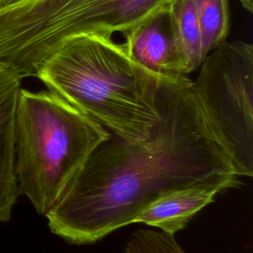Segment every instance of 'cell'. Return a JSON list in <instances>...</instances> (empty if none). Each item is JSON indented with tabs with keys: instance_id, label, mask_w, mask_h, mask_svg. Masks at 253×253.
Instances as JSON below:
<instances>
[{
	"instance_id": "obj_5",
	"label": "cell",
	"mask_w": 253,
	"mask_h": 253,
	"mask_svg": "<svg viewBox=\"0 0 253 253\" xmlns=\"http://www.w3.org/2000/svg\"><path fill=\"white\" fill-rule=\"evenodd\" d=\"M193 91L238 177L253 175V45L225 41L202 61Z\"/></svg>"
},
{
	"instance_id": "obj_6",
	"label": "cell",
	"mask_w": 253,
	"mask_h": 253,
	"mask_svg": "<svg viewBox=\"0 0 253 253\" xmlns=\"http://www.w3.org/2000/svg\"><path fill=\"white\" fill-rule=\"evenodd\" d=\"M168 6L154 11L126 31L123 45L135 63L158 76H185L174 50Z\"/></svg>"
},
{
	"instance_id": "obj_9",
	"label": "cell",
	"mask_w": 253,
	"mask_h": 253,
	"mask_svg": "<svg viewBox=\"0 0 253 253\" xmlns=\"http://www.w3.org/2000/svg\"><path fill=\"white\" fill-rule=\"evenodd\" d=\"M173 45L180 71L187 76L204 60L201 28L193 0H173L169 6Z\"/></svg>"
},
{
	"instance_id": "obj_11",
	"label": "cell",
	"mask_w": 253,
	"mask_h": 253,
	"mask_svg": "<svg viewBox=\"0 0 253 253\" xmlns=\"http://www.w3.org/2000/svg\"><path fill=\"white\" fill-rule=\"evenodd\" d=\"M124 253H187L173 234L137 229L128 239Z\"/></svg>"
},
{
	"instance_id": "obj_3",
	"label": "cell",
	"mask_w": 253,
	"mask_h": 253,
	"mask_svg": "<svg viewBox=\"0 0 253 253\" xmlns=\"http://www.w3.org/2000/svg\"><path fill=\"white\" fill-rule=\"evenodd\" d=\"M110 131L50 91L21 89L16 111L19 195L45 215Z\"/></svg>"
},
{
	"instance_id": "obj_8",
	"label": "cell",
	"mask_w": 253,
	"mask_h": 253,
	"mask_svg": "<svg viewBox=\"0 0 253 253\" xmlns=\"http://www.w3.org/2000/svg\"><path fill=\"white\" fill-rule=\"evenodd\" d=\"M22 79L0 66V222L11 218L19 196L15 170V125Z\"/></svg>"
},
{
	"instance_id": "obj_12",
	"label": "cell",
	"mask_w": 253,
	"mask_h": 253,
	"mask_svg": "<svg viewBox=\"0 0 253 253\" xmlns=\"http://www.w3.org/2000/svg\"><path fill=\"white\" fill-rule=\"evenodd\" d=\"M242 7L249 13L253 12V0H237Z\"/></svg>"
},
{
	"instance_id": "obj_4",
	"label": "cell",
	"mask_w": 253,
	"mask_h": 253,
	"mask_svg": "<svg viewBox=\"0 0 253 253\" xmlns=\"http://www.w3.org/2000/svg\"><path fill=\"white\" fill-rule=\"evenodd\" d=\"M173 0H23L0 8V66L21 78L66 42L125 34Z\"/></svg>"
},
{
	"instance_id": "obj_2",
	"label": "cell",
	"mask_w": 253,
	"mask_h": 253,
	"mask_svg": "<svg viewBox=\"0 0 253 253\" xmlns=\"http://www.w3.org/2000/svg\"><path fill=\"white\" fill-rule=\"evenodd\" d=\"M109 131L126 139L146 137L158 119V75L135 63L112 37L88 35L66 42L36 76Z\"/></svg>"
},
{
	"instance_id": "obj_13",
	"label": "cell",
	"mask_w": 253,
	"mask_h": 253,
	"mask_svg": "<svg viewBox=\"0 0 253 253\" xmlns=\"http://www.w3.org/2000/svg\"><path fill=\"white\" fill-rule=\"evenodd\" d=\"M21 1H23V0H0V8L13 5V4L21 2Z\"/></svg>"
},
{
	"instance_id": "obj_10",
	"label": "cell",
	"mask_w": 253,
	"mask_h": 253,
	"mask_svg": "<svg viewBox=\"0 0 253 253\" xmlns=\"http://www.w3.org/2000/svg\"><path fill=\"white\" fill-rule=\"evenodd\" d=\"M202 34L204 58L226 41L229 31L228 0H193Z\"/></svg>"
},
{
	"instance_id": "obj_1",
	"label": "cell",
	"mask_w": 253,
	"mask_h": 253,
	"mask_svg": "<svg viewBox=\"0 0 253 253\" xmlns=\"http://www.w3.org/2000/svg\"><path fill=\"white\" fill-rule=\"evenodd\" d=\"M156 106L146 137L130 141L110 131L96 146L45 214L53 234L92 244L172 191L239 178L206 125L193 80L160 76Z\"/></svg>"
},
{
	"instance_id": "obj_7",
	"label": "cell",
	"mask_w": 253,
	"mask_h": 253,
	"mask_svg": "<svg viewBox=\"0 0 253 253\" xmlns=\"http://www.w3.org/2000/svg\"><path fill=\"white\" fill-rule=\"evenodd\" d=\"M238 184V178L225 179L172 191L146 208L136 216L133 223L141 222L175 235L186 227L197 212L212 203L215 196Z\"/></svg>"
}]
</instances>
